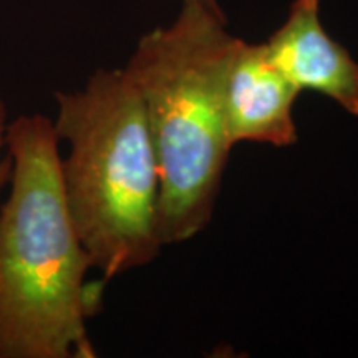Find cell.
<instances>
[{
	"label": "cell",
	"instance_id": "obj_1",
	"mask_svg": "<svg viewBox=\"0 0 358 358\" xmlns=\"http://www.w3.org/2000/svg\"><path fill=\"white\" fill-rule=\"evenodd\" d=\"M12 173L0 203V358H92L87 320L103 284L66 206L60 140L48 116L7 127Z\"/></svg>",
	"mask_w": 358,
	"mask_h": 358
},
{
	"label": "cell",
	"instance_id": "obj_2",
	"mask_svg": "<svg viewBox=\"0 0 358 358\" xmlns=\"http://www.w3.org/2000/svg\"><path fill=\"white\" fill-rule=\"evenodd\" d=\"M226 15L185 7L143 35L124 71L140 93L159 174L161 244H181L213 219L231 145L224 87L241 38Z\"/></svg>",
	"mask_w": 358,
	"mask_h": 358
},
{
	"label": "cell",
	"instance_id": "obj_3",
	"mask_svg": "<svg viewBox=\"0 0 358 358\" xmlns=\"http://www.w3.org/2000/svg\"><path fill=\"white\" fill-rule=\"evenodd\" d=\"M52 120L69 145L60 179L71 221L103 282L158 257L159 174L141 96L124 69L57 92Z\"/></svg>",
	"mask_w": 358,
	"mask_h": 358
},
{
	"label": "cell",
	"instance_id": "obj_4",
	"mask_svg": "<svg viewBox=\"0 0 358 358\" xmlns=\"http://www.w3.org/2000/svg\"><path fill=\"white\" fill-rule=\"evenodd\" d=\"M301 90L268 57L266 43L239 40L224 87L227 136L237 143H264L275 148L299 140L294 105Z\"/></svg>",
	"mask_w": 358,
	"mask_h": 358
},
{
	"label": "cell",
	"instance_id": "obj_5",
	"mask_svg": "<svg viewBox=\"0 0 358 358\" xmlns=\"http://www.w3.org/2000/svg\"><path fill=\"white\" fill-rule=\"evenodd\" d=\"M320 0H294L289 15L266 42L271 60L301 92L324 95L358 116V62L327 34Z\"/></svg>",
	"mask_w": 358,
	"mask_h": 358
},
{
	"label": "cell",
	"instance_id": "obj_6",
	"mask_svg": "<svg viewBox=\"0 0 358 358\" xmlns=\"http://www.w3.org/2000/svg\"><path fill=\"white\" fill-rule=\"evenodd\" d=\"M7 106L0 98V198L2 192L8 186L12 173V158L7 148Z\"/></svg>",
	"mask_w": 358,
	"mask_h": 358
},
{
	"label": "cell",
	"instance_id": "obj_7",
	"mask_svg": "<svg viewBox=\"0 0 358 358\" xmlns=\"http://www.w3.org/2000/svg\"><path fill=\"white\" fill-rule=\"evenodd\" d=\"M182 6L185 7H194V8H204L216 15H224V12L219 7L217 0H182Z\"/></svg>",
	"mask_w": 358,
	"mask_h": 358
}]
</instances>
